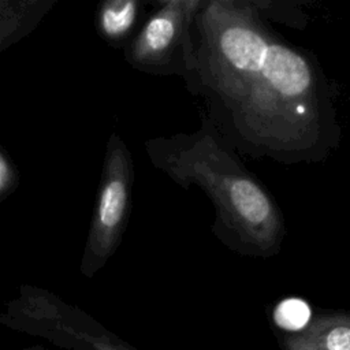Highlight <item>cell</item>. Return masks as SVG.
I'll use <instances>...</instances> for the list:
<instances>
[{
	"label": "cell",
	"mask_w": 350,
	"mask_h": 350,
	"mask_svg": "<svg viewBox=\"0 0 350 350\" xmlns=\"http://www.w3.org/2000/svg\"><path fill=\"white\" fill-rule=\"evenodd\" d=\"M57 0H0V53L31 34Z\"/></svg>",
	"instance_id": "6"
},
{
	"label": "cell",
	"mask_w": 350,
	"mask_h": 350,
	"mask_svg": "<svg viewBox=\"0 0 350 350\" xmlns=\"http://www.w3.org/2000/svg\"><path fill=\"white\" fill-rule=\"evenodd\" d=\"M275 323L288 331L304 329L310 317L309 306L301 299H287L283 301L275 310Z\"/></svg>",
	"instance_id": "9"
},
{
	"label": "cell",
	"mask_w": 350,
	"mask_h": 350,
	"mask_svg": "<svg viewBox=\"0 0 350 350\" xmlns=\"http://www.w3.org/2000/svg\"><path fill=\"white\" fill-rule=\"evenodd\" d=\"M152 165L182 189L200 187L215 209L212 232L231 252L272 257L286 235L283 213L268 189L239 160L211 119L194 133L145 141Z\"/></svg>",
	"instance_id": "2"
},
{
	"label": "cell",
	"mask_w": 350,
	"mask_h": 350,
	"mask_svg": "<svg viewBox=\"0 0 350 350\" xmlns=\"http://www.w3.org/2000/svg\"><path fill=\"white\" fill-rule=\"evenodd\" d=\"M142 8L138 0H108L97 8L96 27L100 37L111 46L130 42Z\"/></svg>",
	"instance_id": "7"
},
{
	"label": "cell",
	"mask_w": 350,
	"mask_h": 350,
	"mask_svg": "<svg viewBox=\"0 0 350 350\" xmlns=\"http://www.w3.org/2000/svg\"><path fill=\"white\" fill-rule=\"evenodd\" d=\"M85 319L86 316L81 310L70 306V309L57 324V332H62L63 338H72L81 343H85L90 350H135L127 343L109 335V332H97L94 329L86 328V323L79 325V323H82Z\"/></svg>",
	"instance_id": "8"
},
{
	"label": "cell",
	"mask_w": 350,
	"mask_h": 350,
	"mask_svg": "<svg viewBox=\"0 0 350 350\" xmlns=\"http://www.w3.org/2000/svg\"><path fill=\"white\" fill-rule=\"evenodd\" d=\"M286 350H350V313L319 314L286 339Z\"/></svg>",
	"instance_id": "5"
},
{
	"label": "cell",
	"mask_w": 350,
	"mask_h": 350,
	"mask_svg": "<svg viewBox=\"0 0 350 350\" xmlns=\"http://www.w3.org/2000/svg\"><path fill=\"white\" fill-rule=\"evenodd\" d=\"M189 90L209 101L235 149L280 164H317L340 144L331 81L317 57L283 38L254 0H204Z\"/></svg>",
	"instance_id": "1"
},
{
	"label": "cell",
	"mask_w": 350,
	"mask_h": 350,
	"mask_svg": "<svg viewBox=\"0 0 350 350\" xmlns=\"http://www.w3.org/2000/svg\"><path fill=\"white\" fill-rule=\"evenodd\" d=\"M21 176L18 167L10 154L0 146V201L11 196L19 186Z\"/></svg>",
	"instance_id": "10"
},
{
	"label": "cell",
	"mask_w": 350,
	"mask_h": 350,
	"mask_svg": "<svg viewBox=\"0 0 350 350\" xmlns=\"http://www.w3.org/2000/svg\"><path fill=\"white\" fill-rule=\"evenodd\" d=\"M133 185L131 152L113 130L105 145L96 204L81 257L79 271L83 276H94L116 253L130 217Z\"/></svg>",
	"instance_id": "4"
},
{
	"label": "cell",
	"mask_w": 350,
	"mask_h": 350,
	"mask_svg": "<svg viewBox=\"0 0 350 350\" xmlns=\"http://www.w3.org/2000/svg\"><path fill=\"white\" fill-rule=\"evenodd\" d=\"M204 0L159 3L142 27L124 46V59L152 75H176L187 88L196 75L194 23Z\"/></svg>",
	"instance_id": "3"
},
{
	"label": "cell",
	"mask_w": 350,
	"mask_h": 350,
	"mask_svg": "<svg viewBox=\"0 0 350 350\" xmlns=\"http://www.w3.org/2000/svg\"><path fill=\"white\" fill-rule=\"evenodd\" d=\"M22 350H46L44 347H40V346H30V347H25Z\"/></svg>",
	"instance_id": "11"
}]
</instances>
